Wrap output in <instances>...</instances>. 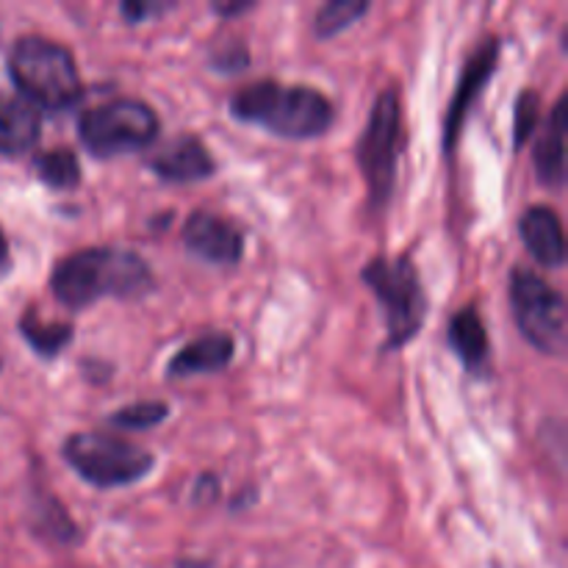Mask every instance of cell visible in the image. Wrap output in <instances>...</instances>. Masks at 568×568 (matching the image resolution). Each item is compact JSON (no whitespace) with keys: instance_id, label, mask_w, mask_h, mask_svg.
<instances>
[{"instance_id":"3957f363","label":"cell","mask_w":568,"mask_h":568,"mask_svg":"<svg viewBox=\"0 0 568 568\" xmlns=\"http://www.w3.org/2000/svg\"><path fill=\"white\" fill-rule=\"evenodd\" d=\"M11 81L28 103L44 111H67L83 98L75 55L67 44L44 37H20L9 53Z\"/></svg>"},{"instance_id":"7c38bea8","label":"cell","mask_w":568,"mask_h":568,"mask_svg":"<svg viewBox=\"0 0 568 568\" xmlns=\"http://www.w3.org/2000/svg\"><path fill=\"white\" fill-rule=\"evenodd\" d=\"M521 239L532 258L549 270H560L566 261V239L560 216L549 205H532L519 220Z\"/></svg>"},{"instance_id":"277c9868","label":"cell","mask_w":568,"mask_h":568,"mask_svg":"<svg viewBox=\"0 0 568 568\" xmlns=\"http://www.w3.org/2000/svg\"><path fill=\"white\" fill-rule=\"evenodd\" d=\"M386 314V349H399L416 338L427 316V294L408 255H381L361 272Z\"/></svg>"},{"instance_id":"603a6c76","label":"cell","mask_w":568,"mask_h":568,"mask_svg":"<svg viewBox=\"0 0 568 568\" xmlns=\"http://www.w3.org/2000/svg\"><path fill=\"white\" fill-rule=\"evenodd\" d=\"M253 6H255L253 0H244V3H216L214 11L222 17H236V14H244V11H250Z\"/></svg>"},{"instance_id":"cb8c5ba5","label":"cell","mask_w":568,"mask_h":568,"mask_svg":"<svg viewBox=\"0 0 568 568\" xmlns=\"http://www.w3.org/2000/svg\"><path fill=\"white\" fill-rule=\"evenodd\" d=\"M11 270V253H9V242H6L3 231H0V277Z\"/></svg>"},{"instance_id":"e0dca14e","label":"cell","mask_w":568,"mask_h":568,"mask_svg":"<svg viewBox=\"0 0 568 568\" xmlns=\"http://www.w3.org/2000/svg\"><path fill=\"white\" fill-rule=\"evenodd\" d=\"M20 333L31 344L33 353H39L42 358H53L72 342V325H67V322H44L37 314V308H28V314L22 316Z\"/></svg>"},{"instance_id":"4fadbf2b","label":"cell","mask_w":568,"mask_h":568,"mask_svg":"<svg viewBox=\"0 0 568 568\" xmlns=\"http://www.w3.org/2000/svg\"><path fill=\"white\" fill-rule=\"evenodd\" d=\"M236 342L227 333H209V336L194 338L183 349H178L175 358L166 364L170 377H194V375H214L222 372L233 361Z\"/></svg>"},{"instance_id":"52a82bcc","label":"cell","mask_w":568,"mask_h":568,"mask_svg":"<svg viewBox=\"0 0 568 568\" xmlns=\"http://www.w3.org/2000/svg\"><path fill=\"white\" fill-rule=\"evenodd\" d=\"M64 458L89 486L122 488L153 471L155 458L148 449L100 430L75 433L67 438Z\"/></svg>"},{"instance_id":"5bb4252c","label":"cell","mask_w":568,"mask_h":568,"mask_svg":"<svg viewBox=\"0 0 568 568\" xmlns=\"http://www.w3.org/2000/svg\"><path fill=\"white\" fill-rule=\"evenodd\" d=\"M42 131V114L17 94H0V153L22 155L33 150Z\"/></svg>"},{"instance_id":"ac0fdd59","label":"cell","mask_w":568,"mask_h":568,"mask_svg":"<svg viewBox=\"0 0 568 568\" xmlns=\"http://www.w3.org/2000/svg\"><path fill=\"white\" fill-rule=\"evenodd\" d=\"M33 166H37V175L42 178V183H48L50 189H75L81 183V164H78L75 153L67 148L48 150L33 161Z\"/></svg>"},{"instance_id":"7402d4cb","label":"cell","mask_w":568,"mask_h":568,"mask_svg":"<svg viewBox=\"0 0 568 568\" xmlns=\"http://www.w3.org/2000/svg\"><path fill=\"white\" fill-rule=\"evenodd\" d=\"M172 9V3H122L120 11L128 22H144V17H159L166 14Z\"/></svg>"},{"instance_id":"44dd1931","label":"cell","mask_w":568,"mask_h":568,"mask_svg":"<svg viewBox=\"0 0 568 568\" xmlns=\"http://www.w3.org/2000/svg\"><path fill=\"white\" fill-rule=\"evenodd\" d=\"M538 111H541V98H538V92H532V89L521 92L519 100H516V114H514L516 148H521V144L530 139V133L536 131Z\"/></svg>"},{"instance_id":"5b68a950","label":"cell","mask_w":568,"mask_h":568,"mask_svg":"<svg viewBox=\"0 0 568 568\" xmlns=\"http://www.w3.org/2000/svg\"><path fill=\"white\" fill-rule=\"evenodd\" d=\"M159 116L136 98H114L83 111L78 120V136L83 148L98 159L133 153L148 148L159 136Z\"/></svg>"},{"instance_id":"ffe728a7","label":"cell","mask_w":568,"mask_h":568,"mask_svg":"<svg viewBox=\"0 0 568 568\" xmlns=\"http://www.w3.org/2000/svg\"><path fill=\"white\" fill-rule=\"evenodd\" d=\"M166 416H170V405L144 399V403H133L114 410L109 416V425L122 427V430H150V427H159Z\"/></svg>"},{"instance_id":"9a60e30c","label":"cell","mask_w":568,"mask_h":568,"mask_svg":"<svg viewBox=\"0 0 568 568\" xmlns=\"http://www.w3.org/2000/svg\"><path fill=\"white\" fill-rule=\"evenodd\" d=\"M532 161H536L538 181L547 186H560L566 175V94L555 103L552 114H549L547 131L536 142L532 150Z\"/></svg>"},{"instance_id":"ba28073f","label":"cell","mask_w":568,"mask_h":568,"mask_svg":"<svg viewBox=\"0 0 568 568\" xmlns=\"http://www.w3.org/2000/svg\"><path fill=\"white\" fill-rule=\"evenodd\" d=\"M510 308L521 336L544 355H566V303L558 288L549 286L541 275L514 270L510 275Z\"/></svg>"},{"instance_id":"7a4b0ae2","label":"cell","mask_w":568,"mask_h":568,"mask_svg":"<svg viewBox=\"0 0 568 568\" xmlns=\"http://www.w3.org/2000/svg\"><path fill=\"white\" fill-rule=\"evenodd\" d=\"M231 114L275 136L314 139L333 125V103L314 87L258 81L231 100Z\"/></svg>"},{"instance_id":"8fae6325","label":"cell","mask_w":568,"mask_h":568,"mask_svg":"<svg viewBox=\"0 0 568 568\" xmlns=\"http://www.w3.org/2000/svg\"><path fill=\"white\" fill-rule=\"evenodd\" d=\"M497 55H499V42L494 37H488L486 42L475 50V55L469 59V64H466L464 75H460V83H458V92H455L453 105H449L447 128H444V131H447L444 133V144H447V150L453 148L455 139H458L460 125H464V120H466V114H469L471 103H475L477 92H480V89L486 87L488 78H491L494 67H497Z\"/></svg>"},{"instance_id":"6da1fadb","label":"cell","mask_w":568,"mask_h":568,"mask_svg":"<svg viewBox=\"0 0 568 568\" xmlns=\"http://www.w3.org/2000/svg\"><path fill=\"white\" fill-rule=\"evenodd\" d=\"M153 286V272L142 255L120 247H87L64 255L53 266L50 288L67 308H89L105 297H139Z\"/></svg>"},{"instance_id":"2e32d148","label":"cell","mask_w":568,"mask_h":568,"mask_svg":"<svg viewBox=\"0 0 568 568\" xmlns=\"http://www.w3.org/2000/svg\"><path fill=\"white\" fill-rule=\"evenodd\" d=\"M449 344L464 361L469 372H483L488 366V355H491V342H488L486 322H483L480 311L464 308L449 320Z\"/></svg>"},{"instance_id":"d6986e66","label":"cell","mask_w":568,"mask_h":568,"mask_svg":"<svg viewBox=\"0 0 568 568\" xmlns=\"http://www.w3.org/2000/svg\"><path fill=\"white\" fill-rule=\"evenodd\" d=\"M366 11H369V3L364 0H333V3L322 6L314 22L316 37H336V33L347 31Z\"/></svg>"},{"instance_id":"30bf717a","label":"cell","mask_w":568,"mask_h":568,"mask_svg":"<svg viewBox=\"0 0 568 568\" xmlns=\"http://www.w3.org/2000/svg\"><path fill=\"white\" fill-rule=\"evenodd\" d=\"M148 164L155 175L164 178V181L170 183L205 181V178L216 170L209 148H205L203 139L194 136V133H181V136H175L172 142H166Z\"/></svg>"},{"instance_id":"9c48e42d","label":"cell","mask_w":568,"mask_h":568,"mask_svg":"<svg viewBox=\"0 0 568 568\" xmlns=\"http://www.w3.org/2000/svg\"><path fill=\"white\" fill-rule=\"evenodd\" d=\"M183 244L197 258L220 266L239 264L244 255L242 231L233 222H227L225 216L211 214V211H194L183 222Z\"/></svg>"},{"instance_id":"8992f818","label":"cell","mask_w":568,"mask_h":568,"mask_svg":"<svg viewBox=\"0 0 568 568\" xmlns=\"http://www.w3.org/2000/svg\"><path fill=\"white\" fill-rule=\"evenodd\" d=\"M399 142H403V98L397 87H386L377 94L358 142V164L375 209H383L394 192Z\"/></svg>"}]
</instances>
